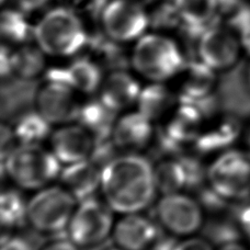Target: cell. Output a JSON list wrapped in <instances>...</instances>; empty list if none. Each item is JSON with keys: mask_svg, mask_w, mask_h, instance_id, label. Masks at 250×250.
<instances>
[{"mask_svg": "<svg viewBox=\"0 0 250 250\" xmlns=\"http://www.w3.org/2000/svg\"><path fill=\"white\" fill-rule=\"evenodd\" d=\"M101 193L114 212L141 213L157 193L154 166L144 156L127 153L118 156L102 169Z\"/></svg>", "mask_w": 250, "mask_h": 250, "instance_id": "obj_1", "label": "cell"}, {"mask_svg": "<svg viewBox=\"0 0 250 250\" xmlns=\"http://www.w3.org/2000/svg\"><path fill=\"white\" fill-rule=\"evenodd\" d=\"M62 163L41 144H18L2 158V175L23 190H41L60 179Z\"/></svg>", "mask_w": 250, "mask_h": 250, "instance_id": "obj_2", "label": "cell"}, {"mask_svg": "<svg viewBox=\"0 0 250 250\" xmlns=\"http://www.w3.org/2000/svg\"><path fill=\"white\" fill-rule=\"evenodd\" d=\"M33 38L46 55L69 57L88 43L87 31L74 10L57 7L47 11L33 26Z\"/></svg>", "mask_w": 250, "mask_h": 250, "instance_id": "obj_3", "label": "cell"}, {"mask_svg": "<svg viewBox=\"0 0 250 250\" xmlns=\"http://www.w3.org/2000/svg\"><path fill=\"white\" fill-rule=\"evenodd\" d=\"M131 66L150 83H165L177 77L186 65L179 45L160 33H145L131 54Z\"/></svg>", "mask_w": 250, "mask_h": 250, "instance_id": "obj_4", "label": "cell"}, {"mask_svg": "<svg viewBox=\"0 0 250 250\" xmlns=\"http://www.w3.org/2000/svg\"><path fill=\"white\" fill-rule=\"evenodd\" d=\"M78 201L62 186L38 190L28 203V224L40 234L61 235L66 231Z\"/></svg>", "mask_w": 250, "mask_h": 250, "instance_id": "obj_5", "label": "cell"}, {"mask_svg": "<svg viewBox=\"0 0 250 250\" xmlns=\"http://www.w3.org/2000/svg\"><path fill=\"white\" fill-rule=\"evenodd\" d=\"M114 211L105 201L93 198L78 202L66 236L82 249L100 246L112 237Z\"/></svg>", "mask_w": 250, "mask_h": 250, "instance_id": "obj_6", "label": "cell"}, {"mask_svg": "<svg viewBox=\"0 0 250 250\" xmlns=\"http://www.w3.org/2000/svg\"><path fill=\"white\" fill-rule=\"evenodd\" d=\"M104 35L119 44L136 42L149 26V15L136 0H109L101 9Z\"/></svg>", "mask_w": 250, "mask_h": 250, "instance_id": "obj_7", "label": "cell"}, {"mask_svg": "<svg viewBox=\"0 0 250 250\" xmlns=\"http://www.w3.org/2000/svg\"><path fill=\"white\" fill-rule=\"evenodd\" d=\"M208 182L226 200L250 195V156L240 150H225L208 167Z\"/></svg>", "mask_w": 250, "mask_h": 250, "instance_id": "obj_8", "label": "cell"}, {"mask_svg": "<svg viewBox=\"0 0 250 250\" xmlns=\"http://www.w3.org/2000/svg\"><path fill=\"white\" fill-rule=\"evenodd\" d=\"M155 214L158 225L175 237H190L204 225V209L199 200L182 192L163 194Z\"/></svg>", "mask_w": 250, "mask_h": 250, "instance_id": "obj_9", "label": "cell"}, {"mask_svg": "<svg viewBox=\"0 0 250 250\" xmlns=\"http://www.w3.org/2000/svg\"><path fill=\"white\" fill-rule=\"evenodd\" d=\"M243 51L238 34L230 26L213 24L200 35V61L215 71H225L237 64Z\"/></svg>", "mask_w": 250, "mask_h": 250, "instance_id": "obj_10", "label": "cell"}, {"mask_svg": "<svg viewBox=\"0 0 250 250\" xmlns=\"http://www.w3.org/2000/svg\"><path fill=\"white\" fill-rule=\"evenodd\" d=\"M74 88L59 82L44 80L34 95L35 110L52 125L77 121L82 104Z\"/></svg>", "mask_w": 250, "mask_h": 250, "instance_id": "obj_11", "label": "cell"}, {"mask_svg": "<svg viewBox=\"0 0 250 250\" xmlns=\"http://www.w3.org/2000/svg\"><path fill=\"white\" fill-rule=\"evenodd\" d=\"M50 144L51 150L66 166L90 158L96 138L79 123H68L52 132Z\"/></svg>", "mask_w": 250, "mask_h": 250, "instance_id": "obj_12", "label": "cell"}, {"mask_svg": "<svg viewBox=\"0 0 250 250\" xmlns=\"http://www.w3.org/2000/svg\"><path fill=\"white\" fill-rule=\"evenodd\" d=\"M160 236L158 223L141 213L125 214L114 224L112 239L123 250H149Z\"/></svg>", "mask_w": 250, "mask_h": 250, "instance_id": "obj_13", "label": "cell"}, {"mask_svg": "<svg viewBox=\"0 0 250 250\" xmlns=\"http://www.w3.org/2000/svg\"><path fill=\"white\" fill-rule=\"evenodd\" d=\"M44 78L66 83L77 92L86 95L99 91L104 79L99 62L89 57H78L66 67L47 69Z\"/></svg>", "mask_w": 250, "mask_h": 250, "instance_id": "obj_14", "label": "cell"}, {"mask_svg": "<svg viewBox=\"0 0 250 250\" xmlns=\"http://www.w3.org/2000/svg\"><path fill=\"white\" fill-rule=\"evenodd\" d=\"M154 133L153 121L140 111H135L118 118L112 132V140L120 150L137 153L149 146Z\"/></svg>", "mask_w": 250, "mask_h": 250, "instance_id": "obj_15", "label": "cell"}, {"mask_svg": "<svg viewBox=\"0 0 250 250\" xmlns=\"http://www.w3.org/2000/svg\"><path fill=\"white\" fill-rule=\"evenodd\" d=\"M141 91V83L126 69L113 70L104 79L99 90V99L119 113L136 104Z\"/></svg>", "mask_w": 250, "mask_h": 250, "instance_id": "obj_16", "label": "cell"}, {"mask_svg": "<svg viewBox=\"0 0 250 250\" xmlns=\"http://www.w3.org/2000/svg\"><path fill=\"white\" fill-rule=\"evenodd\" d=\"M102 169L90 159L66 165L60 180L62 186L73 194L78 202L96 196L101 190Z\"/></svg>", "mask_w": 250, "mask_h": 250, "instance_id": "obj_17", "label": "cell"}, {"mask_svg": "<svg viewBox=\"0 0 250 250\" xmlns=\"http://www.w3.org/2000/svg\"><path fill=\"white\" fill-rule=\"evenodd\" d=\"M217 71L196 61L186 62L180 74L179 102H195L213 95L217 83Z\"/></svg>", "mask_w": 250, "mask_h": 250, "instance_id": "obj_18", "label": "cell"}, {"mask_svg": "<svg viewBox=\"0 0 250 250\" xmlns=\"http://www.w3.org/2000/svg\"><path fill=\"white\" fill-rule=\"evenodd\" d=\"M178 15L180 17L181 25L188 32L200 35L209 26L218 16L217 0H172Z\"/></svg>", "mask_w": 250, "mask_h": 250, "instance_id": "obj_19", "label": "cell"}, {"mask_svg": "<svg viewBox=\"0 0 250 250\" xmlns=\"http://www.w3.org/2000/svg\"><path fill=\"white\" fill-rule=\"evenodd\" d=\"M118 112L106 106L100 99L89 100L82 104L77 121L87 128L96 140L112 137Z\"/></svg>", "mask_w": 250, "mask_h": 250, "instance_id": "obj_20", "label": "cell"}, {"mask_svg": "<svg viewBox=\"0 0 250 250\" xmlns=\"http://www.w3.org/2000/svg\"><path fill=\"white\" fill-rule=\"evenodd\" d=\"M240 134V123L234 117L226 118L216 126L202 131L193 143L198 153L207 155L227 150Z\"/></svg>", "mask_w": 250, "mask_h": 250, "instance_id": "obj_21", "label": "cell"}, {"mask_svg": "<svg viewBox=\"0 0 250 250\" xmlns=\"http://www.w3.org/2000/svg\"><path fill=\"white\" fill-rule=\"evenodd\" d=\"M45 53L38 44H22L11 52L12 75L21 80L31 82L45 71Z\"/></svg>", "mask_w": 250, "mask_h": 250, "instance_id": "obj_22", "label": "cell"}, {"mask_svg": "<svg viewBox=\"0 0 250 250\" xmlns=\"http://www.w3.org/2000/svg\"><path fill=\"white\" fill-rule=\"evenodd\" d=\"M175 101V96L164 83H151L142 88L136 104L137 111L154 122L162 119L172 108Z\"/></svg>", "mask_w": 250, "mask_h": 250, "instance_id": "obj_23", "label": "cell"}, {"mask_svg": "<svg viewBox=\"0 0 250 250\" xmlns=\"http://www.w3.org/2000/svg\"><path fill=\"white\" fill-rule=\"evenodd\" d=\"M29 200L20 191L8 189L0 198V221L7 229H16L28 224Z\"/></svg>", "mask_w": 250, "mask_h": 250, "instance_id": "obj_24", "label": "cell"}, {"mask_svg": "<svg viewBox=\"0 0 250 250\" xmlns=\"http://www.w3.org/2000/svg\"><path fill=\"white\" fill-rule=\"evenodd\" d=\"M51 126L52 124L34 110L21 115L12 131L19 144H41L44 140L51 136Z\"/></svg>", "mask_w": 250, "mask_h": 250, "instance_id": "obj_25", "label": "cell"}, {"mask_svg": "<svg viewBox=\"0 0 250 250\" xmlns=\"http://www.w3.org/2000/svg\"><path fill=\"white\" fill-rule=\"evenodd\" d=\"M157 191L162 194H170L187 189V176L180 160L163 159L154 167Z\"/></svg>", "mask_w": 250, "mask_h": 250, "instance_id": "obj_26", "label": "cell"}, {"mask_svg": "<svg viewBox=\"0 0 250 250\" xmlns=\"http://www.w3.org/2000/svg\"><path fill=\"white\" fill-rule=\"evenodd\" d=\"M33 29L25 18V13L19 9H4L2 11L0 30L2 38L9 43L25 44L33 35Z\"/></svg>", "mask_w": 250, "mask_h": 250, "instance_id": "obj_27", "label": "cell"}, {"mask_svg": "<svg viewBox=\"0 0 250 250\" xmlns=\"http://www.w3.org/2000/svg\"><path fill=\"white\" fill-rule=\"evenodd\" d=\"M185 168L187 176V189L200 190L208 181V168L203 163L193 156H181L178 158Z\"/></svg>", "mask_w": 250, "mask_h": 250, "instance_id": "obj_28", "label": "cell"}, {"mask_svg": "<svg viewBox=\"0 0 250 250\" xmlns=\"http://www.w3.org/2000/svg\"><path fill=\"white\" fill-rule=\"evenodd\" d=\"M149 15V25L155 29H175L178 25H181L180 17L178 15L175 3L170 0L169 2L160 4Z\"/></svg>", "mask_w": 250, "mask_h": 250, "instance_id": "obj_29", "label": "cell"}, {"mask_svg": "<svg viewBox=\"0 0 250 250\" xmlns=\"http://www.w3.org/2000/svg\"><path fill=\"white\" fill-rule=\"evenodd\" d=\"M229 26L238 34L243 51L250 55V9L242 8L229 19Z\"/></svg>", "mask_w": 250, "mask_h": 250, "instance_id": "obj_30", "label": "cell"}, {"mask_svg": "<svg viewBox=\"0 0 250 250\" xmlns=\"http://www.w3.org/2000/svg\"><path fill=\"white\" fill-rule=\"evenodd\" d=\"M0 250H35L30 239L20 235H8L1 239Z\"/></svg>", "mask_w": 250, "mask_h": 250, "instance_id": "obj_31", "label": "cell"}, {"mask_svg": "<svg viewBox=\"0 0 250 250\" xmlns=\"http://www.w3.org/2000/svg\"><path fill=\"white\" fill-rule=\"evenodd\" d=\"M173 250H214V248L208 239L190 236L178 242Z\"/></svg>", "mask_w": 250, "mask_h": 250, "instance_id": "obj_32", "label": "cell"}, {"mask_svg": "<svg viewBox=\"0 0 250 250\" xmlns=\"http://www.w3.org/2000/svg\"><path fill=\"white\" fill-rule=\"evenodd\" d=\"M40 250H82L74 242L64 236V237L52 239L50 242L43 245V247Z\"/></svg>", "mask_w": 250, "mask_h": 250, "instance_id": "obj_33", "label": "cell"}, {"mask_svg": "<svg viewBox=\"0 0 250 250\" xmlns=\"http://www.w3.org/2000/svg\"><path fill=\"white\" fill-rule=\"evenodd\" d=\"M50 2V0H16L17 7L24 13H31L42 9Z\"/></svg>", "mask_w": 250, "mask_h": 250, "instance_id": "obj_34", "label": "cell"}, {"mask_svg": "<svg viewBox=\"0 0 250 250\" xmlns=\"http://www.w3.org/2000/svg\"><path fill=\"white\" fill-rule=\"evenodd\" d=\"M237 221L240 229L250 238V205L240 208L237 212Z\"/></svg>", "mask_w": 250, "mask_h": 250, "instance_id": "obj_35", "label": "cell"}, {"mask_svg": "<svg viewBox=\"0 0 250 250\" xmlns=\"http://www.w3.org/2000/svg\"><path fill=\"white\" fill-rule=\"evenodd\" d=\"M220 250H247L242 245L237 244L236 242L234 243H229V244H225L222 245V247L220 248Z\"/></svg>", "mask_w": 250, "mask_h": 250, "instance_id": "obj_36", "label": "cell"}, {"mask_svg": "<svg viewBox=\"0 0 250 250\" xmlns=\"http://www.w3.org/2000/svg\"><path fill=\"white\" fill-rule=\"evenodd\" d=\"M104 250H123L122 248H120L118 246H113V247H109V248H105Z\"/></svg>", "mask_w": 250, "mask_h": 250, "instance_id": "obj_37", "label": "cell"}, {"mask_svg": "<svg viewBox=\"0 0 250 250\" xmlns=\"http://www.w3.org/2000/svg\"><path fill=\"white\" fill-rule=\"evenodd\" d=\"M248 82H249V86H250V70H249V75H248Z\"/></svg>", "mask_w": 250, "mask_h": 250, "instance_id": "obj_38", "label": "cell"}, {"mask_svg": "<svg viewBox=\"0 0 250 250\" xmlns=\"http://www.w3.org/2000/svg\"><path fill=\"white\" fill-rule=\"evenodd\" d=\"M249 145H250V134H249Z\"/></svg>", "mask_w": 250, "mask_h": 250, "instance_id": "obj_39", "label": "cell"}, {"mask_svg": "<svg viewBox=\"0 0 250 250\" xmlns=\"http://www.w3.org/2000/svg\"><path fill=\"white\" fill-rule=\"evenodd\" d=\"M4 1H6V0H1V2H2V3H3Z\"/></svg>", "mask_w": 250, "mask_h": 250, "instance_id": "obj_40", "label": "cell"}]
</instances>
